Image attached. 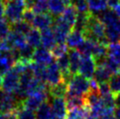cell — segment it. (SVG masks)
Wrapping results in <instances>:
<instances>
[{"mask_svg": "<svg viewBox=\"0 0 120 119\" xmlns=\"http://www.w3.org/2000/svg\"><path fill=\"white\" fill-rule=\"evenodd\" d=\"M53 119H59V118H54V117H53Z\"/></svg>", "mask_w": 120, "mask_h": 119, "instance_id": "obj_48", "label": "cell"}, {"mask_svg": "<svg viewBox=\"0 0 120 119\" xmlns=\"http://www.w3.org/2000/svg\"><path fill=\"white\" fill-rule=\"evenodd\" d=\"M113 74L110 71V69L107 67L103 63H98L97 64L96 71L94 74V79L97 82V83L108 82L109 80Z\"/></svg>", "mask_w": 120, "mask_h": 119, "instance_id": "obj_14", "label": "cell"}, {"mask_svg": "<svg viewBox=\"0 0 120 119\" xmlns=\"http://www.w3.org/2000/svg\"><path fill=\"white\" fill-rule=\"evenodd\" d=\"M57 44L53 29L47 28L41 31V45L43 47L51 50Z\"/></svg>", "mask_w": 120, "mask_h": 119, "instance_id": "obj_17", "label": "cell"}, {"mask_svg": "<svg viewBox=\"0 0 120 119\" xmlns=\"http://www.w3.org/2000/svg\"><path fill=\"white\" fill-rule=\"evenodd\" d=\"M105 26V33L109 43L117 42L120 40V18L116 19L104 24Z\"/></svg>", "mask_w": 120, "mask_h": 119, "instance_id": "obj_8", "label": "cell"}, {"mask_svg": "<svg viewBox=\"0 0 120 119\" xmlns=\"http://www.w3.org/2000/svg\"><path fill=\"white\" fill-rule=\"evenodd\" d=\"M53 56L50 51L45 47H38L35 49L33 57V60L35 63L42 64L45 66H48L53 62Z\"/></svg>", "mask_w": 120, "mask_h": 119, "instance_id": "obj_10", "label": "cell"}, {"mask_svg": "<svg viewBox=\"0 0 120 119\" xmlns=\"http://www.w3.org/2000/svg\"><path fill=\"white\" fill-rule=\"evenodd\" d=\"M12 48L13 47L10 43V41L7 40V38L0 40V52H11Z\"/></svg>", "mask_w": 120, "mask_h": 119, "instance_id": "obj_38", "label": "cell"}, {"mask_svg": "<svg viewBox=\"0 0 120 119\" xmlns=\"http://www.w3.org/2000/svg\"><path fill=\"white\" fill-rule=\"evenodd\" d=\"M26 42L34 48H38L41 45V33L36 28H33L26 35Z\"/></svg>", "mask_w": 120, "mask_h": 119, "instance_id": "obj_23", "label": "cell"}, {"mask_svg": "<svg viewBox=\"0 0 120 119\" xmlns=\"http://www.w3.org/2000/svg\"><path fill=\"white\" fill-rule=\"evenodd\" d=\"M63 1H64V3L66 4L67 5H69V4H70V1H71V0H63Z\"/></svg>", "mask_w": 120, "mask_h": 119, "instance_id": "obj_46", "label": "cell"}, {"mask_svg": "<svg viewBox=\"0 0 120 119\" xmlns=\"http://www.w3.org/2000/svg\"><path fill=\"white\" fill-rule=\"evenodd\" d=\"M97 63L92 56H82L80 67L78 73L81 75L86 77L87 79H93L94 74L96 71Z\"/></svg>", "mask_w": 120, "mask_h": 119, "instance_id": "obj_7", "label": "cell"}, {"mask_svg": "<svg viewBox=\"0 0 120 119\" xmlns=\"http://www.w3.org/2000/svg\"><path fill=\"white\" fill-rule=\"evenodd\" d=\"M0 119H7L6 116L4 115V114H3V113L0 112Z\"/></svg>", "mask_w": 120, "mask_h": 119, "instance_id": "obj_45", "label": "cell"}, {"mask_svg": "<svg viewBox=\"0 0 120 119\" xmlns=\"http://www.w3.org/2000/svg\"><path fill=\"white\" fill-rule=\"evenodd\" d=\"M82 33L86 40L109 45V41L107 40L105 33V26L100 20V19L93 12H91L88 18L86 26Z\"/></svg>", "mask_w": 120, "mask_h": 119, "instance_id": "obj_1", "label": "cell"}, {"mask_svg": "<svg viewBox=\"0 0 120 119\" xmlns=\"http://www.w3.org/2000/svg\"><path fill=\"white\" fill-rule=\"evenodd\" d=\"M32 10L35 14L46 13L48 11V0H36Z\"/></svg>", "mask_w": 120, "mask_h": 119, "instance_id": "obj_33", "label": "cell"}, {"mask_svg": "<svg viewBox=\"0 0 120 119\" xmlns=\"http://www.w3.org/2000/svg\"><path fill=\"white\" fill-rule=\"evenodd\" d=\"M114 116L116 119H120V106H117L114 109Z\"/></svg>", "mask_w": 120, "mask_h": 119, "instance_id": "obj_41", "label": "cell"}, {"mask_svg": "<svg viewBox=\"0 0 120 119\" xmlns=\"http://www.w3.org/2000/svg\"><path fill=\"white\" fill-rule=\"evenodd\" d=\"M68 58H69V70L72 75L77 74L80 67L82 54L75 48H70L68 50Z\"/></svg>", "mask_w": 120, "mask_h": 119, "instance_id": "obj_13", "label": "cell"}, {"mask_svg": "<svg viewBox=\"0 0 120 119\" xmlns=\"http://www.w3.org/2000/svg\"><path fill=\"white\" fill-rule=\"evenodd\" d=\"M120 3V0H108V5L110 8L113 9L114 7Z\"/></svg>", "mask_w": 120, "mask_h": 119, "instance_id": "obj_40", "label": "cell"}, {"mask_svg": "<svg viewBox=\"0 0 120 119\" xmlns=\"http://www.w3.org/2000/svg\"><path fill=\"white\" fill-rule=\"evenodd\" d=\"M115 103L117 106H120V94L117 95V96H115Z\"/></svg>", "mask_w": 120, "mask_h": 119, "instance_id": "obj_44", "label": "cell"}, {"mask_svg": "<svg viewBox=\"0 0 120 119\" xmlns=\"http://www.w3.org/2000/svg\"><path fill=\"white\" fill-rule=\"evenodd\" d=\"M67 116L65 119H94L91 110L88 106L74 108L68 109Z\"/></svg>", "mask_w": 120, "mask_h": 119, "instance_id": "obj_12", "label": "cell"}, {"mask_svg": "<svg viewBox=\"0 0 120 119\" xmlns=\"http://www.w3.org/2000/svg\"><path fill=\"white\" fill-rule=\"evenodd\" d=\"M68 50H69L68 49V46L65 43H63V44L57 43L56 45L51 49V53H52L54 59H58L59 57L62 56L65 53H68Z\"/></svg>", "mask_w": 120, "mask_h": 119, "instance_id": "obj_34", "label": "cell"}, {"mask_svg": "<svg viewBox=\"0 0 120 119\" xmlns=\"http://www.w3.org/2000/svg\"><path fill=\"white\" fill-rule=\"evenodd\" d=\"M109 87H110V93L113 96H117L120 94V73L114 74L111 75L110 79L108 82Z\"/></svg>", "mask_w": 120, "mask_h": 119, "instance_id": "obj_28", "label": "cell"}, {"mask_svg": "<svg viewBox=\"0 0 120 119\" xmlns=\"http://www.w3.org/2000/svg\"><path fill=\"white\" fill-rule=\"evenodd\" d=\"M17 119H36V114L33 110L22 107L18 110Z\"/></svg>", "mask_w": 120, "mask_h": 119, "instance_id": "obj_36", "label": "cell"}, {"mask_svg": "<svg viewBox=\"0 0 120 119\" xmlns=\"http://www.w3.org/2000/svg\"><path fill=\"white\" fill-rule=\"evenodd\" d=\"M96 42L97 41H93V40L85 39L83 43L78 46L76 49L80 52L82 56H92V52H93L94 46Z\"/></svg>", "mask_w": 120, "mask_h": 119, "instance_id": "obj_30", "label": "cell"}, {"mask_svg": "<svg viewBox=\"0 0 120 119\" xmlns=\"http://www.w3.org/2000/svg\"><path fill=\"white\" fill-rule=\"evenodd\" d=\"M2 82H3V78H2V75H0V87H2Z\"/></svg>", "mask_w": 120, "mask_h": 119, "instance_id": "obj_47", "label": "cell"}, {"mask_svg": "<svg viewBox=\"0 0 120 119\" xmlns=\"http://www.w3.org/2000/svg\"><path fill=\"white\" fill-rule=\"evenodd\" d=\"M53 21H54L53 16L51 15L50 13L46 12V13L36 14L32 26H34V28L42 31V30L49 28L51 26H53Z\"/></svg>", "mask_w": 120, "mask_h": 119, "instance_id": "obj_11", "label": "cell"}, {"mask_svg": "<svg viewBox=\"0 0 120 119\" xmlns=\"http://www.w3.org/2000/svg\"><path fill=\"white\" fill-rule=\"evenodd\" d=\"M5 4H6V1L5 0H0V19L3 18L4 14Z\"/></svg>", "mask_w": 120, "mask_h": 119, "instance_id": "obj_39", "label": "cell"}, {"mask_svg": "<svg viewBox=\"0 0 120 119\" xmlns=\"http://www.w3.org/2000/svg\"><path fill=\"white\" fill-rule=\"evenodd\" d=\"M108 57L120 67V42L108 45Z\"/></svg>", "mask_w": 120, "mask_h": 119, "instance_id": "obj_24", "label": "cell"}, {"mask_svg": "<svg viewBox=\"0 0 120 119\" xmlns=\"http://www.w3.org/2000/svg\"><path fill=\"white\" fill-rule=\"evenodd\" d=\"M66 103H67L68 109H74V108H79L86 106V100L85 96H78V95H73V94H66Z\"/></svg>", "mask_w": 120, "mask_h": 119, "instance_id": "obj_18", "label": "cell"}, {"mask_svg": "<svg viewBox=\"0 0 120 119\" xmlns=\"http://www.w3.org/2000/svg\"><path fill=\"white\" fill-rule=\"evenodd\" d=\"M70 4L75 7L78 13H89L90 12L87 0H71Z\"/></svg>", "mask_w": 120, "mask_h": 119, "instance_id": "obj_32", "label": "cell"}, {"mask_svg": "<svg viewBox=\"0 0 120 119\" xmlns=\"http://www.w3.org/2000/svg\"><path fill=\"white\" fill-rule=\"evenodd\" d=\"M5 1H9V0H5Z\"/></svg>", "mask_w": 120, "mask_h": 119, "instance_id": "obj_49", "label": "cell"}, {"mask_svg": "<svg viewBox=\"0 0 120 119\" xmlns=\"http://www.w3.org/2000/svg\"><path fill=\"white\" fill-rule=\"evenodd\" d=\"M35 114H36V119H53L54 117L52 105L48 101L42 103L38 108Z\"/></svg>", "mask_w": 120, "mask_h": 119, "instance_id": "obj_20", "label": "cell"}, {"mask_svg": "<svg viewBox=\"0 0 120 119\" xmlns=\"http://www.w3.org/2000/svg\"><path fill=\"white\" fill-rule=\"evenodd\" d=\"M68 94L85 96L90 90V80L81 74H75L67 83Z\"/></svg>", "mask_w": 120, "mask_h": 119, "instance_id": "obj_3", "label": "cell"}, {"mask_svg": "<svg viewBox=\"0 0 120 119\" xmlns=\"http://www.w3.org/2000/svg\"><path fill=\"white\" fill-rule=\"evenodd\" d=\"M26 4L24 0H9L6 1L4 16L11 24L21 20L24 11H26Z\"/></svg>", "mask_w": 120, "mask_h": 119, "instance_id": "obj_2", "label": "cell"}, {"mask_svg": "<svg viewBox=\"0 0 120 119\" xmlns=\"http://www.w3.org/2000/svg\"><path fill=\"white\" fill-rule=\"evenodd\" d=\"M87 1L90 11L94 14L99 13L107 9L108 0H87Z\"/></svg>", "mask_w": 120, "mask_h": 119, "instance_id": "obj_25", "label": "cell"}, {"mask_svg": "<svg viewBox=\"0 0 120 119\" xmlns=\"http://www.w3.org/2000/svg\"><path fill=\"white\" fill-rule=\"evenodd\" d=\"M113 113H110V114H104V115H102V116H99L96 117L94 119H110V116H112Z\"/></svg>", "mask_w": 120, "mask_h": 119, "instance_id": "obj_42", "label": "cell"}, {"mask_svg": "<svg viewBox=\"0 0 120 119\" xmlns=\"http://www.w3.org/2000/svg\"><path fill=\"white\" fill-rule=\"evenodd\" d=\"M85 40V37L82 32L79 30L73 29L69 33L67 38V46L69 48H75L76 49L79 46H81Z\"/></svg>", "mask_w": 120, "mask_h": 119, "instance_id": "obj_15", "label": "cell"}, {"mask_svg": "<svg viewBox=\"0 0 120 119\" xmlns=\"http://www.w3.org/2000/svg\"><path fill=\"white\" fill-rule=\"evenodd\" d=\"M32 69H33V73L34 76L37 79L46 82V78H47V67L42 64H38L35 63L34 61L32 62Z\"/></svg>", "mask_w": 120, "mask_h": 119, "instance_id": "obj_27", "label": "cell"}, {"mask_svg": "<svg viewBox=\"0 0 120 119\" xmlns=\"http://www.w3.org/2000/svg\"><path fill=\"white\" fill-rule=\"evenodd\" d=\"M11 32V23L5 18L0 19V40L5 39Z\"/></svg>", "mask_w": 120, "mask_h": 119, "instance_id": "obj_35", "label": "cell"}, {"mask_svg": "<svg viewBox=\"0 0 120 119\" xmlns=\"http://www.w3.org/2000/svg\"><path fill=\"white\" fill-rule=\"evenodd\" d=\"M11 52H0V75H4L15 65Z\"/></svg>", "mask_w": 120, "mask_h": 119, "instance_id": "obj_16", "label": "cell"}, {"mask_svg": "<svg viewBox=\"0 0 120 119\" xmlns=\"http://www.w3.org/2000/svg\"><path fill=\"white\" fill-rule=\"evenodd\" d=\"M7 40L10 41V43L11 44L12 47H16V48H21L23 47L24 46H26L27 44L26 42V35L24 34H21L19 33H17L15 31H11L8 36L6 37Z\"/></svg>", "mask_w": 120, "mask_h": 119, "instance_id": "obj_19", "label": "cell"}, {"mask_svg": "<svg viewBox=\"0 0 120 119\" xmlns=\"http://www.w3.org/2000/svg\"><path fill=\"white\" fill-rule=\"evenodd\" d=\"M20 81V74L14 67H11L6 74L3 75L2 90L4 92L14 93L19 88Z\"/></svg>", "mask_w": 120, "mask_h": 119, "instance_id": "obj_4", "label": "cell"}, {"mask_svg": "<svg viewBox=\"0 0 120 119\" xmlns=\"http://www.w3.org/2000/svg\"><path fill=\"white\" fill-rule=\"evenodd\" d=\"M114 11L117 13V15L120 18V3L117 4V5H116V6L113 8Z\"/></svg>", "mask_w": 120, "mask_h": 119, "instance_id": "obj_43", "label": "cell"}, {"mask_svg": "<svg viewBox=\"0 0 120 119\" xmlns=\"http://www.w3.org/2000/svg\"><path fill=\"white\" fill-rule=\"evenodd\" d=\"M61 82H64L62 73H61L57 62L53 61L47 67L46 82L49 87H53L60 83Z\"/></svg>", "mask_w": 120, "mask_h": 119, "instance_id": "obj_6", "label": "cell"}, {"mask_svg": "<svg viewBox=\"0 0 120 119\" xmlns=\"http://www.w3.org/2000/svg\"><path fill=\"white\" fill-rule=\"evenodd\" d=\"M61 18L63 19L68 24H69L71 26L73 27L75 26V25L76 23L77 20V17H78V12L75 9V7L72 6L71 4L68 5L66 7L65 11H63V13L60 15Z\"/></svg>", "mask_w": 120, "mask_h": 119, "instance_id": "obj_22", "label": "cell"}, {"mask_svg": "<svg viewBox=\"0 0 120 119\" xmlns=\"http://www.w3.org/2000/svg\"><path fill=\"white\" fill-rule=\"evenodd\" d=\"M35 16H36V14L34 13L33 10H31V9H26V11H24L22 19L25 20L26 22H27V23L30 24L31 26H32L33 21H34Z\"/></svg>", "mask_w": 120, "mask_h": 119, "instance_id": "obj_37", "label": "cell"}, {"mask_svg": "<svg viewBox=\"0 0 120 119\" xmlns=\"http://www.w3.org/2000/svg\"><path fill=\"white\" fill-rule=\"evenodd\" d=\"M52 109L54 117L65 119L68 113V107L65 97H52Z\"/></svg>", "mask_w": 120, "mask_h": 119, "instance_id": "obj_9", "label": "cell"}, {"mask_svg": "<svg viewBox=\"0 0 120 119\" xmlns=\"http://www.w3.org/2000/svg\"><path fill=\"white\" fill-rule=\"evenodd\" d=\"M11 28L12 31H15V32L19 33L21 34H24V35H26L32 29L30 24H28L23 19L19 20L17 22L11 24Z\"/></svg>", "mask_w": 120, "mask_h": 119, "instance_id": "obj_31", "label": "cell"}, {"mask_svg": "<svg viewBox=\"0 0 120 119\" xmlns=\"http://www.w3.org/2000/svg\"><path fill=\"white\" fill-rule=\"evenodd\" d=\"M50 94L49 91H42V92L35 93L34 95H31L23 102V107L30 110H37L38 108L45 102L49 100Z\"/></svg>", "mask_w": 120, "mask_h": 119, "instance_id": "obj_5", "label": "cell"}, {"mask_svg": "<svg viewBox=\"0 0 120 119\" xmlns=\"http://www.w3.org/2000/svg\"><path fill=\"white\" fill-rule=\"evenodd\" d=\"M67 91V83L64 82H61L55 86L49 87V94L51 97H65Z\"/></svg>", "mask_w": 120, "mask_h": 119, "instance_id": "obj_26", "label": "cell"}, {"mask_svg": "<svg viewBox=\"0 0 120 119\" xmlns=\"http://www.w3.org/2000/svg\"><path fill=\"white\" fill-rule=\"evenodd\" d=\"M63 0H48V11L53 17H59L66 9Z\"/></svg>", "mask_w": 120, "mask_h": 119, "instance_id": "obj_21", "label": "cell"}, {"mask_svg": "<svg viewBox=\"0 0 120 119\" xmlns=\"http://www.w3.org/2000/svg\"><path fill=\"white\" fill-rule=\"evenodd\" d=\"M34 49L33 46L26 44L23 47L19 48V54H20V60L21 61L24 62H31L33 61V57H34Z\"/></svg>", "mask_w": 120, "mask_h": 119, "instance_id": "obj_29", "label": "cell"}]
</instances>
